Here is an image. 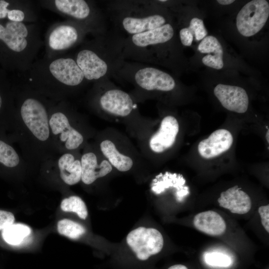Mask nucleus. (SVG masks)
Listing matches in <instances>:
<instances>
[{"label":"nucleus","instance_id":"5","mask_svg":"<svg viewBox=\"0 0 269 269\" xmlns=\"http://www.w3.org/2000/svg\"><path fill=\"white\" fill-rule=\"evenodd\" d=\"M157 1L113 0L107 9L117 30L128 35L139 34L170 22Z\"/></svg>","mask_w":269,"mask_h":269},{"label":"nucleus","instance_id":"6","mask_svg":"<svg viewBox=\"0 0 269 269\" xmlns=\"http://www.w3.org/2000/svg\"><path fill=\"white\" fill-rule=\"evenodd\" d=\"M174 35L173 25L168 22L151 30L124 37V59L141 63H165L172 56Z\"/></svg>","mask_w":269,"mask_h":269},{"label":"nucleus","instance_id":"4","mask_svg":"<svg viewBox=\"0 0 269 269\" xmlns=\"http://www.w3.org/2000/svg\"><path fill=\"white\" fill-rule=\"evenodd\" d=\"M43 45L37 22L0 20V64L5 71H27Z\"/></svg>","mask_w":269,"mask_h":269},{"label":"nucleus","instance_id":"31","mask_svg":"<svg viewBox=\"0 0 269 269\" xmlns=\"http://www.w3.org/2000/svg\"><path fill=\"white\" fill-rule=\"evenodd\" d=\"M261 222L266 231L269 232V205L261 206L259 208Z\"/></svg>","mask_w":269,"mask_h":269},{"label":"nucleus","instance_id":"10","mask_svg":"<svg viewBox=\"0 0 269 269\" xmlns=\"http://www.w3.org/2000/svg\"><path fill=\"white\" fill-rule=\"evenodd\" d=\"M112 86L107 78L94 82L91 103L108 114L121 117L129 116L134 107L132 97Z\"/></svg>","mask_w":269,"mask_h":269},{"label":"nucleus","instance_id":"27","mask_svg":"<svg viewBox=\"0 0 269 269\" xmlns=\"http://www.w3.org/2000/svg\"><path fill=\"white\" fill-rule=\"evenodd\" d=\"M57 228L59 234L72 239L79 238L86 232L82 225L68 219L59 220Z\"/></svg>","mask_w":269,"mask_h":269},{"label":"nucleus","instance_id":"33","mask_svg":"<svg viewBox=\"0 0 269 269\" xmlns=\"http://www.w3.org/2000/svg\"><path fill=\"white\" fill-rule=\"evenodd\" d=\"M167 269H188V268L184 265L177 264V265H173Z\"/></svg>","mask_w":269,"mask_h":269},{"label":"nucleus","instance_id":"21","mask_svg":"<svg viewBox=\"0 0 269 269\" xmlns=\"http://www.w3.org/2000/svg\"><path fill=\"white\" fill-rule=\"evenodd\" d=\"M54 162L56 163L61 180L68 185H74L81 180V160L76 159L70 152H64Z\"/></svg>","mask_w":269,"mask_h":269},{"label":"nucleus","instance_id":"22","mask_svg":"<svg viewBox=\"0 0 269 269\" xmlns=\"http://www.w3.org/2000/svg\"><path fill=\"white\" fill-rule=\"evenodd\" d=\"M12 142L7 134L0 133V172L14 171L26 163Z\"/></svg>","mask_w":269,"mask_h":269},{"label":"nucleus","instance_id":"25","mask_svg":"<svg viewBox=\"0 0 269 269\" xmlns=\"http://www.w3.org/2000/svg\"><path fill=\"white\" fill-rule=\"evenodd\" d=\"M207 34L203 20L198 17L192 18L189 26L181 28L179 32L181 43L185 46H191L194 39L196 41L202 40Z\"/></svg>","mask_w":269,"mask_h":269},{"label":"nucleus","instance_id":"24","mask_svg":"<svg viewBox=\"0 0 269 269\" xmlns=\"http://www.w3.org/2000/svg\"><path fill=\"white\" fill-rule=\"evenodd\" d=\"M100 149L104 155L108 159L110 163L119 171H127L133 165L132 159L120 153L115 144L111 140L106 139L100 145Z\"/></svg>","mask_w":269,"mask_h":269},{"label":"nucleus","instance_id":"19","mask_svg":"<svg viewBox=\"0 0 269 269\" xmlns=\"http://www.w3.org/2000/svg\"><path fill=\"white\" fill-rule=\"evenodd\" d=\"M81 180L86 184L90 185L97 179L103 177L110 173L112 166L107 160L98 163V158L94 152L84 153L81 158Z\"/></svg>","mask_w":269,"mask_h":269},{"label":"nucleus","instance_id":"9","mask_svg":"<svg viewBox=\"0 0 269 269\" xmlns=\"http://www.w3.org/2000/svg\"><path fill=\"white\" fill-rule=\"evenodd\" d=\"M88 34L85 28L72 21L66 19L54 23L45 34L44 56L54 58L66 54L68 51L79 46Z\"/></svg>","mask_w":269,"mask_h":269},{"label":"nucleus","instance_id":"3","mask_svg":"<svg viewBox=\"0 0 269 269\" xmlns=\"http://www.w3.org/2000/svg\"><path fill=\"white\" fill-rule=\"evenodd\" d=\"M124 36L115 32L85 39L73 57L87 82H96L115 77L125 60Z\"/></svg>","mask_w":269,"mask_h":269},{"label":"nucleus","instance_id":"2","mask_svg":"<svg viewBox=\"0 0 269 269\" xmlns=\"http://www.w3.org/2000/svg\"><path fill=\"white\" fill-rule=\"evenodd\" d=\"M22 75L23 82L54 102L66 101L87 82L73 55L68 54L44 56Z\"/></svg>","mask_w":269,"mask_h":269},{"label":"nucleus","instance_id":"15","mask_svg":"<svg viewBox=\"0 0 269 269\" xmlns=\"http://www.w3.org/2000/svg\"><path fill=\"white\" fill-rule=\"evenodd\" d=\"M215 96L226 109L237 113H245L249 106L246 90L239 86L219 84L214 89Z\"/></svg>","mask_w":269,"mask_h":269},{"label":"nucleus","instance_id":"29","mask_svg":"<svg viewBox=\"0 0 269 269\" xmlns=\"http://www.w3.org/2000/svg\"><path fill=\"white\" fill-rule=\"evenodd\" d=\"M206 264L213 266L227 268L232 264V260L229 256L218 252L208 253L204 255Z\"/></svg>","mask_w":269,"mask_h":269},{"label":"nucleus","instance_id":"16","mask_svg":"<svg viewBox=\"0 0 269 269\" xmlns=\"http://www.w3.org/2000/svg\"><path fill=\"white\" fill-rule=\"evenodd\" d=\"M233 142V137L230 131L219 129L199 143L198 151L202 158L211 159L228 151Z\"/></svg>","mask_w":269,"mask_h":269},{"label":"nucleus","instance_id":"18","mask_svg":"<svg viewBox=\"0 0 269 269\" xmlns=\"http://www.w3.org/2000/svg\"><path fill=\"white\" fill-rule=\"evenodd\" d=\"M218 202L221 207L234 214H246L252 207L251 198L238 185L221 192Z\"/></svg>","mask_w":269,"mask_h":269},{"label":"nucleus","instance_id":"12","mask_svg":"<svg viewBox=\"0 0 269 269\" xmlns=\"http://www.w3.org/2000/svg\"><path fill=\"white\" fill-rule=\"evenodd\" d=\"M127 242L140 261L147 260L159 253L163 246V238L158 230L143 227L130 232L127 237Z\"/></svg>","mask_w":269,"mask_h":269},{"label":"nucleus","instance_id":"7","mask_svg":"<svg viewBox=\"0 0 269 269\" xmlns=\"http://www.w3.org/2000/svg\"><path fill=\"white\" fill-rule=\"evenodd\" d=\"M38 5L76 22L92 36L107 32L104 16L94 1L86 0H40Z\"/></svg>","mask_w":269,"mask_h":269},{"label":"nucleus","instance_id":"30","mask_svg":"<svg viewBox=\"0 0 269 269\" xmlns=\"http://www.w3.org/2000/svg\"><path fill=\"white\" fill-rule=\"evenodd\" d=\"M15 217L10 212L0 210V231L13 224Z\"/></svg>","mask_w":269,"mask_h":269},{"label":"nucleus","instance_id":"14","mask_svg":"<svg viewBox=\"0 0 269 269\" xmlns=\"http://www.w3.org/2000/svg\"><path fill=\"white\" fill-rule=\"evenodd\" d=\"M38 4L29 0H0V20L34 23L38 20Z\"/></svg>","mask_w":269,"mask_h":269},{"label":"nucleus","instance_id":"13","mask_svg":"<svg viewBox=\"0 0 269 269\" xmlns=\"http://www.w3.org/2000/svg\"><path fill=\"white\" fill-rule=\"evenodd\" d=\"M15 113L14 84L5 71L0 69V133L7 134L10 138L14 131Z\"/></svg>","mask_w":269,"mask_h":269},{"label":"nucleus","instance_id":"23","mask_svg":"<svg viewBox=\"0 0 269 269\" xmlns=\"http://www.w3.org/2000/svg\"><path fill=\"white\" fill-rule=\"evenodd\" d=\"M193 225L198 231L212 236L222 235L227 228L222 217L216 212L211 210L196 214L193 219Z\"/></svg>","mask_w":269,"mask_h":269},{"label":"nucleus","instance_id":"20","mask_svg":"<svg viewBox=\"0 0 269 269\" xmlns=\"http://www.w3.org/2000/svg\"><path fill=\"white\" fill-rule=\"evenodd\" d=\"M197 49L201 53L208 54L202 59V62L205 66L216 70L223 68L224 51L217 38L213 35H207L199 43Z\"/></svg>","mask_w":269,"mask_h":269},{"label":"nucleus","instance_id":"11","mask_svg":"<svg viewBox=\"0 0 269 269\" xmlns=\"http://www.w3.org/2000/svg\"><path fill=\"white\" fill-rule=\"evenodd\" d=\"M269 16V3L266 0H252L245 4L236 17V28L245 37L253 36L265 26Z\"/></svg>","mask_w":269,"mask_h":269},{"label":"nucleus","instance_id":"1","mask_svg":"<svg viewBox=\"0 0 269 269\" xmlns=\"http://www.w3.org/2000/svg\"><path fill=\"white\" fill-rule=\"evenodd\" d=\"M14 141L20 145L27 163H44L56 153L52 143L49 113L54 101L26 84L14 85Z\"/></svg>","mask_w":269,"mask_h":269},{"label":"nucleus","instance_id":"34","mask_svg":"<svg viewBox=\"0 0 269 269\" xmlns=\"http://www.w3.org/2000/svg\"><path fill=\"white\" fill-rule=\"evenodd\" d=\"M269 131L268 130L266 134V139L268 143L269 141Z\"/></svg>","mask_w":269,"mask_h":269},{"label":"nucleus","instance_id":"17","mask_svg":"<svg viewBox=\"0 0 269 269\" xmlns=\"http://www.w3.org/2000/svg\"><path fill=\"white\" fill-rule=\"evenodd\" d=\"M179 132V124L172 116H167L161 121L158 131L149 140L151 149L156 153H161L170 148L174 143Z\"/></svg>","mask_w":269,"mask_h":269},{"label":"nucleus","instance_id":"8","mask_svg":"<svg viewBox=\"0 0 269 269\" xmlns=\"http://www.w3.org/2000/svg\"><path fill=\"white\" fill-rule=\"evenodd\" d=\"M72 109L66 101L55 102L49 113V126L56 153L77 149L84 141L82 134L72 124Z\"/></svg>","mask_w":269,"mask_h":269},{"label":"nucleus","instance_id":"28","mask_svg":"<svg viewBox=\"0 0 269 269\" xmlns=\"http://www.w3.org/2000/svg\"><path fill=\"white\" fill-rule=\"evenodd\" d=\"M60 208L64 212L75 213L82 219L85 220L88 216V210L85 202L77 196H71L63 199L61 202Z\"/></svg>","mask_w":269,"mask_h":269},{"label":"nucleus","instance_id":"32","mask_svg":"<svg viewBox=\"0 0 269 269\" xmlns=\"http://www.w3.org/2000/svg\"><path fill=\"white\" fill-rule=\"evenodd\" d=\"M218 3L221 5H229L232 3H233L235 0H217Z\"/></svg>","mask_w":269,"mask_h":269},{"label":"nucleus","instance_id":"26","mask_svg":"<svg viewBox=\"0 0 269 269\" xmlns=\"http://www.w3.org/2000/svg\"><path fill=\"white\" fill-rule=\"evenodd\" d=\"M31 233L30 228L23 224H13L2 231V237L8 244L18 245Z\"/></svg>","mask_w":269,"mask_h":269}]
</instances>
